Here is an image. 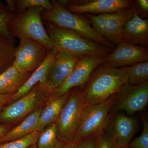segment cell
<instances>
[{"label": "cell", "mask_w": 148, "mask_h": 148, "mask_svg": "<svg viewBox=\"0 0 148 148\" xmlns=\"http://www.w3.org/2000/svg\"><path fill=\"white\" fill-rule=\"evenodd\" d=\"M129 148L128 147H125V148Z\"/></svg>", "instance_id": "36"}, {"label": "cell", "mask_w": 148, "mask_h": 148, "mask_svg": "<svg viewBox=\"0 0 148 148\" xmlns=\"http://www.w3.org/2000/svg\"><path fill=\"white\" fill-rule=\"evenodd\" d=\"M59 143L58 128L55 122L40 132L36 145L37 148H54Z\"/></svg>", "instance_id": "23"}, {"label": "cell", "mask_w": 148, "mask_h": 148, "mask_svg": "<svg viewBox=\"0 0 148 148\" xmlns=\"http://www.w3.org/2000/svg\"><path fill=\"white\" fill-rule=\"evenodd\" d=\"M57 53L54 49L49 51L43 62L33 72L18 90L12 94L8 103H12L26 95L39 84H45L49 70Z\"/></svg>", "instance_id": "17"}, {"label": "cell", "mask_w": 148, "mask_h": 148, "mask_svg": "<svg viewBox=\"0 0 148 148\" xmlns=\"http://www.w3.org/2000/svg\"><path fill=\"white\" fill-rule=\"evenodd\" d=\"M143 130L141 135L128 145L129 148H148V120L145 116H141Z\"/></svg>", "instance_id": "26"}, {"label": "cell", "mask_w": 148, "mask_h": 148, "mask_svg": "<svg viewBox=\"0 0 148 148\" xmlns=\"http://www.w3.org/2000/svg\"><path fill=\"white\" fill-rule=\"evenodd\" d=\"M98 134L88 136L83 139L78 143L76 148H95Z\"/></svg>", "instance_id": "30"}, {"label": "cell", "mask_w": 148, "mask_h": 148, "mask_svg": "<svg viewBox=\"0 0 148 148\" xmlns=\"http://www.w3.org/2000/svg\"><path fill=\"white\" fill-rule=\"evenodd\" d=\"M148 102V82L133 85L128 83L123 86L117 93L110 111V118L119 111L130 115L143 110Z\"/></svg>", "instance_id": "9"}, {"label": "cell", "mask_w": 148, "mask_h": 148, "mask_svg": "<svg viewBox=\"0 0 148 148\" xmlns=\"http://www.w3.org/2000/svg\"><path fill=\"white\" fill-rule=\"evenodd\" d=\"M82 89L74 88L56 121L58 141L63 145L73 142L86 105L82 98Z\"/></svg>", "instance_id": "5"}, {"label": "cell", "mask_w": 148, "mask_h": 148, "mask_svg": "<svg viewBox=\"0 0 148 148\" xmlns=\"http://www.w3.org/2000/svg\"><path fill=\"white\" fill-rule=\"evenodd\" d=\"M121 68L128 75L129 84L137 85L148 82V61Z\"/></svg>", "instance_id": "22"}, {"label": "cell", "mask_w": 148, "mask_h": 148, "mask_svg": "<svg viewBox=\"0 0 148 148\" xmlns=\"http://www.w3.org/2000/svg\"><path fill=\"white\" fill-rule=\"evenodd\" d=\"M103 57L82 56L74 66L67 79L54 90L52 95L60 96L76 87L84 88L95 68L103 63Z\"/></svg>", "instance_id": "11"}, {"label": "cell", "mask_w": 148, "mask_h": 148, "mask_svg": "<svg viewBox=\"0 0 148 148\" xmlns=\"http://www.w3.org/2000/svg\"><path fill=\"white\" fill-rule=\"evenodd\" d=\"M138 128L136 119L119 113L110 118L104 130L117 145L123 148L128 146Z\"/></svg>", "instance_id": "14"}, {"label": "cell", "mask_w": 148, "mask_h": 148, "mask_svg": "<svg viewBox=\"0 0 148 148\" xmlns=\"http://www.w3.org/2000/svg\"><path fill=\"white\" fill-rule=\"evenodd\" d=\"M121 39L123 41L139 45L148 48V18H141L135 10L134 15L125 23L123 28Z\"/></svg>", "instance_id": "16"}, {"label": "cell", "mask_w": 148, "mask_h": 148, "mask_svg": "<svg viewBox=\"0 0 148 148\" xmlns=\"http://www.w3.org/2000/svg\"><path fill=\"white\" fill-rule=\"evenodd\" d=\"M14 16V14L8 10L6 6L0 1V33L12 37L9 32L8 25Z\"/></svg>", "instance_id": "27"}, {"label": "cell", "mask_w": 148, "mask_h": 148, "mask_svg": "<svg viewBox=\"0 0 148 148\" xmlns=\"http://www.w3.org/2000/svg\"><path fill=\"white\" fill-rule=\"evenodd\" d=\"M62 146H63V145L61 143H59L54 148H61Z\"/></svg>", "instance_id": "34"}, {"label": "cell", "mask_w": 148, "mask_h": 148, "mask_svg": "<svg viewBox=\"0 0 148 148\" xmlns=\"http://www.w3.org/2000/svg\"><path fill=\"white\" fill-rule=\"evenodd\" d=\"M40 132L35 131L18 140L0 144V148H28L36 144Z\"/></svg>", "instance_id": "25"}, {"label": "cell", "mask_w": 148, "mask_h": 148, "mask_svg": "<svg viewBox=\"0 0 148 148\" xmlns=\"http://www.w3.org/2000/svg\"><path fill=\"white\" fill-rule=\"evenodd\" d=\"M148 61L147 48L122 41L103 58V64L120 68Z\"/></svg>", "instance_id": "12"}, {"label": "cell", "mask_w": 148, "mask_h": 148, "mask_svg": "<svg viewBox=\"0 0 148 148\" xmlns=\"http://www.w3.org/2000/svg\"><path fill=\"white\" fill-rule=\"evenodd\" d=\"M81 56L61 52L57 53L49 70L45 83L52 93L67 79Z\"/></svg>", "instance_id": "15"}, {"label": "cell", "mask_w": 148, "mask_h": 148, "mask_svg": "<svg viewBox=\"0 0 148 148\" xmlns=\"http://www.w3.org/2000/svg\"><path fill=\"white\" fill-rule=\"evenodd\" d=\"M28 148H37L36 144L32 145L30 146V147Z\"/></svg>", "instance_id": "35"}, {"label": "cell", "mask_w": 148, "mask_h": 148, "mask_svg": "<svg viewBox=\"0 0 148 148\" xmlns=\"http://www.w3.org/2000/svg\"><path fill=\"white\" fill-rule=\"evenodd\" d=\"M128 80V75L121 68L101 64L92 72L82 90L84 102L89 106L104 102L118 93Z\"/></svg>", "instance_id": "1"}, {"label": "cell", "mask_w": 148, "mask_h": 148, "mask_svg": "<svg viewBox=\"0 0 148 148\" xmlns=\"http://www.w3.org/2000/svg\"><path fill=\"white\" fill-rule=\"evenodd\" d=\"M77 144L74 143L73 142L66 144L62 146L61 148H76Z\"/></svg>", "instance_id": "33"}, {"label": "cell", "mask_w": 148, "mask_h": 148, "mask_svg": "<svg viewBox=\"0 0 148 148\" xmlns=\"http://www.w3.org/2000/svg\"><path fill=\"white\" fill-rule=\"evenodd\" d=\"M15 50L13 38L0 33V74L13 65Z\"/></svg>", "instance_id": "21"}, {"label": "cell", "mask_w": 148, "mask_h": 148, "mask_svg": "<svg viewBox=\"0 0 148 148\" xmlns=\"http://www.w3.org/2000/svg\"><path fill=\"white\" fill-rule=\"evenodd\" d=\"M14 2L17 14L33 8L40 7L46 10L53 9L51 2L48 0H18L14 1Z\"/></svg>", "instance_id": "24"}, {"label": "cell", "mask_w": 148, "mask_h": 148, "mask_svg": "<svg viewBox=\"0 0 148 148\" xmlns=\"http://www.w3.org/2000/svg\"><path fill=\"white\" fill-rule=\"evenodd\" d=\"M133 3L131 0H73L66 8L73 13L99 14L116 12Z\"/></svg>", "instance_id": "13"}, {"label": "cell", "mask_w": 148, "mask_h": 148, "mask_svg": "<svg viewBox=\"0 0 148 148\" xmlns=\"http://www.w3.org/2000/svg\"><path fill=\"white\" fill-rule=\"evenodd\" d=\"M95 148H119L105 130L98 133Z\"/></svg>", "instance_id": "28"}, {"label": "cell", "mask_w": 148, "mask_h": 148, "mask_svg": "<svg viewBox=\"0 0 148 148\" xmlns=\"http://www.w3.org/2000/svg\"><path fill=\"white\" fill-rule=\"evenodd\" d=\"M135 11L138 16L146 19L148 15V0H135L133 1Z\"/></svg>", "instance_id": "29"}, {"label": "cell", "mask_w": 148, "mask_h": 148, "mask_svg": "<svg viewBox=\"0 0 148 148\" xmlns=\"http://www.w3.org/2000/svg\"><path fill=\"white\" fill-rule=\"evenodd\" d=\"M116 94L102 103L86 106L73 142L78 144L84 138L105 129L110 119V111Z\"/></svg>", "instance_id": "6"}, {"label": "cell", "mask_w": 148, "mask_h": 148, "mask_svg": "<svg viewBox=\"0 0 148 148\" xmlns=\"http://www.w3.org/2000/svg\"><path fill=\"white\" fill-rule=\"evenodd\" d=\"M47 25V33L53 42V49L58 52L73 56L87 55L104 57L114 50L87 39L70 29L49 22Z\"/></svg>", "instance_id": "2"}, {"label": "cell", "mask_w": 148, "mask_h": 148, "mask_svg": "<svg viewBox=\"0 0 148 148\" xmlns=\"http://www.w3.org/2000/svg\"><path fill=\"white\" fill-rule=\"evenodd\" d=\"M52 92L45 84L39 83L27 94L11 103L0 112V122H12L38 108Z\"/></svg>", "instance_id": "8"}, {"label": "cell", "mask_w": 148, "mask_h": 148, "mask_svg": "<svg viewBox=\"0 0 148 148\" xmlns=\"http://www.w3.org/2000/svg\"><path fill=\"white\" fill-rule=\"evenodd\" d=\"M12 94L11 93L0 94V112L5 104L8 103Z\"/></svg>", "instance_id": "31"}, {"label": "cell", "mask_w": 148, "mask_h": 148, "mask_svg": "<svg viewBox=\"0 0 148 148\" xmlns=\"http://www.w3.org/2000/svg\"><path fill=\"white\" fill-rule=\"evenodd\" d=\"M49 51L34 40H20L12 66L21 73H33L44 61Z\"/></svg>", "instance_id": "10"}, {"label": "cell", "mask_w": 148, "mask_h": 148, "mask_svg": "<svg viewBox=\"0 0 148 148\" xmlns=\"http://www.w3.org/2000/svg\"><path fill=\"white\" fill-rule=\"evenodd\" d=\"M53 9L43 10L41 14L42 19L56 26L70 29L82 36L100 45L114 49L115 45L108 41L92 28L90 21L84 15L72 13L58 3L57 1H51Z\"/></svg>", "instance_id": "3"}, {"label": "cell", "mask_w": 148, "mask_h": 148, "mask_svg": "<svg viewBox=\"0 0 148 148\" xmlns=\"http://www.w3.org/2000/svg\"><path fill=\"white\" fill-rule=\"evenodd\" d=\"M31 74L21 73L12 66L0 74V94H13L24 84Z\"/></svg>", "instance_id": "20"}, {"label": "cell", "mask_w": 148, "mask_h": 148, "mask_svg": "<svg viewBox=\"0 0 148 148\" xmlns=\"http://www.w3.org/2000/svg\"><path fill=\"white\" fill-rule=\"evenodd\" d=\"M43 10L42 8H33L16 14L8 24V31L12 37H16L19 40L31 39L48 50H53V42L42 21L41 14Z\"/></svg>", "instance_id": "4"}, {"label": "cell", "mask_w": 148, "mask_h": 148, "mask_svg": "<svg viewBox=\"0 0 148 148\" xmlns=\"http://www.w3.org/2000/svg\"><path fill=\"white\" fill-rule=\"evenodd\" d=\"M71 90L60 96L55 97L51 95L46 106L41 113L36 131L41 132L48 125L56 121L71 95Z\"/></svg>", "instance_id": "18"}, {"label": "cell", "mask_w": 148, "mask_h": 148, "mask_svg": "<svg viewBox=\"0 0 148 148\" xmlns=\"http://www.w3.org/2000/svg\"><path fill=\"white\" fill-rule=\"evenodd\" d=\"M42 108L33 111L20 124L9 130L2 138L1 144L18 140L36 131Z\"/></svg>", "instance_id": "19"}, {"label": "cell", "mask_w": 148, "mask_h": 148, "mask_svg": "<svg viewBox=\"0 0 148 148\" xmlns=\"http://www.w3.org/2000/svg\"><path fill=\"white\" fill-rule=\"evenodd\" d=\"M9 126L7 125H0V144L2 138L6 133L9 130Z\"/></svg>", "instance_id": "32"}, {"label": "cell", "mask_w": 148, "mask_h": 148, "mask_svg": "<svg viewBox=\"0 0 148 148\" xmlns=\"http://www.w3.org/2000/svg\"><path fill=\"white\" fill-rule=\"evenodd\" d=\"M134 5L116 12L99 14H85L92 28L114 45L122 41L121 32L124 24L134 15Z\"/></svg>", "instance_id": "7"}]
</instances>
